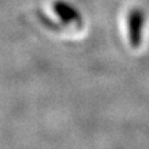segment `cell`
Wrapping results in <instances>:
<instances>
[{"label": "cell", "instance_id": "obj_1", "mask_svg": "<svg viewBox=\"0 0 149 149\" xmlns=\"http://www.w3.org/2000/svg\"><path fill=\"white\" fill-rule=\"evenodd\" d=\"M146 24V14L142 9L133 8L127 15V27H128V39L132 47L137 49L142 45L143 30Z\"/></svg>", "mask_w": 149, "mask_h": 149}, {"label": "cell", "instance_id": "obj_2", "mask_svg": "<svg viewBox=\"0 0 149 149\" xmlns=\"http://www.w3.org/2000/svg\"><path fill=\"white\" fill-rule=\"evenodd\" d=\"M54 11L63 25H76L77 27H81L83 24L81 13L72 4L65 0H56L54 3Z\"/></svg>", "mask_w": 149, "mask_h": 149}]
</instances>
